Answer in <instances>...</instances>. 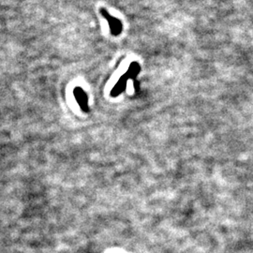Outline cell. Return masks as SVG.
<instances>
[{"mask_svg":"<svg viewBox=\"0 0 253 253\" xmlns=\"http://www.w3.org/2000/svg\"><path fill=\"white\" fill-rule=\"evenodd\" d=\"M101 14L106 19V21L109 23L111 34L113 36H118L122 31V23L119 19L112 16L109 12H107L104 8L100 9Z\"/></svg>","mask_w":253,"mask_h":253,"instance_id":"6da1fadb","label":"cell"},{"mask_svg":"<svg viewBox=\"0 0 253 253\" xmlns=\"http://www.w3.org/2000/svg\"><path fill=\"white\" fill-rule=\"evenodd\" d=\"M73 95L74 98L76 100V102L79 104L81 109L84 112H88L89 108H88V99H87V95L84 92V90L82 87H75L73 90Z\"/></svg>","mask_w":253,"mask_h":253,"instance_id":"7a4b0ae2","label":"cell"},{"mask_svg":"<svg viewBox=\"0 0 253 253\" xmlns=\"http://www.w3.org/2000/svg\"><path fill=\"white\" fill-rule=\"evenodd\" d=\"M128 79H129V78H128V76L126 75V73H125L124 75H122V76L119 78L118 82L116 83V84H115V86L113 87V89H112V91H111V96L115 98V97L119 96L121 93L123 92V91L126 89V83H127Z\"/></svg>","mask_w":253,"mask_h":253,"instance_id":"3957f363","label":"cell"},{"mask_svg":"<svg viewBox=\"0 0 253 253\" xmlns=\"http://www.w3.org/2000/svg\"><path fill=\"white\" fill-rule=\"evenodd\" d=\"M140 69H141V67H140L139 63H137V62H132L129 65L128 69L126 70V74L128 76L129 79L134 78V77H136L138 75V73L140 72Z\"/></svg>","mask_w":253,"mask_h":253,"instance_id":"277c9868","label":"cell"}]
</instances>
